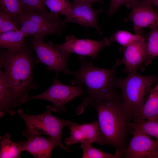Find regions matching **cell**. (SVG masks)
I'll use <instances>...</instances> for the list:
<instances>
[{"instance_id": "ac0fdd59", "label": "cell", "mask_w": 158, "mask_h": 158, "mask_svg": "<svg viewBox=\"0 0 158 158\" xmlns=\"http://www.w3.org/2000/svg\"><path fill=\"white\" fill-rule=\"evenodd\" d=\"M27 35L20 30H13L0 34V47L11 51H15L21 49L25 42Z\"/></svg>"}, {"instance_id": "3957f363", "label": "cell", "mask_w": 158, "mask_h": 158, "mask_svg": "<svg viewBox=\"0 0 158 158\" xmlns=\"http://www.w3.org/2000/svg\"><path fill=\"white\" fill-rule=\"evenodd\" d=\"M33 48L25 42L15 51L1 50L0 68L4 73L13 95L14 107L25 102L28 93L39 85L34 81L33 73L36 63L33 56Z\"/></svg>"}, {"instance_id": "8992f818", "label": "cell", "mask_w": 158, "mask_h": 158, "mask_svg": "<svg viewBox=\"0 0 158 158\" xmlns=\"http://www.w3.org/2000/svg\"><path fill=\"white\" fill-rule=\"evenodd\" d=\"M16 18L22 32L35 38H44L52 34L60 35L66 24L58 14L47 17L26 6L23 13Z\"/></svg>"}, {"instance_id": "ba28073f", "label": "cell", "mask_w": 158, "mask_h": 158, "mask_svg": "<svg viewBox=\"0 0 158 158\" xmlns=\"http://www.w3.org/2000/svg\"><path fill=\"white\" fill-rule=\"evenodd\" d=\"M59 74L56 73L52 84L47 90L37 95L28 96L25 99V102L35 99L48 101L53 104V111L61 113L65 112L66 103L78 96L85 95L83 85L75 86L62 83L58 80Z\"/></svg>"}, {"instance_id": "f1b7e54d", "label": "cell", "mask_w": 158, "mask_h": 158, "mask_svg": "<svg viewBox=\"0 0 158 158\" xmlns=\"http://www.w3.org/2000/svg\"><path fill=\"white\" fill-rule=\"evenodd\" d=\"M82 1H85L92 4L94 3H98L102 4H104L101 0H82Z\"/></svg>"}, {"instance_id": "7a4b0ae2", "label": "cell", "mask_w": 158, "mask_h": 158, "mask_svg": "<svg viewBox=\"0 0 158 158\" xmlns=\"http://www.w3.org/2000/svg\"><path fill=\"white\" fill-rule=\"evenodd\" d=\"M80 62L79 69L76 71L69 70L66 74L74 77L72 85H84L87 94L82 98V103L75 109L76 114L80 115L92 101H100L110 98L118 92L115 83V75L117 67L123 64L118 58L113 66L109 68L96 67L88 62L84 56H78Z\"/></svg>"}, {"instance_id": "cb8c5ba5", "label": "cell", "mask_w": 158, "mask_h": 158, "mask_svg": "<svg viewBox=\"0 0 158 158\" xmlns=\"http://www.w3.org/2000/svg\"><path fill=\"white\" fill-rule=\"evenodd\" d=\"M19 28L16 17L8 13L0 12V34L19 30Z\"/></svg>"}, {"instance_id": "5bb4252c", "label": "cell", "mask_w": 158, "mask_h": 158, "mask_svg": "<svg viewBox=\"0 0 158 158\" xmlns=\"http://www.w3.org/2000/svg\"><path fill=\"white\" fill-rule=\"evenodd\" d=\"M69 126L70 130V135L66 139L65 141L67 146L83 142L91 144L97 143L102 146L98 121L82 124L75 123Z\"/></svg>"}, {"instance_id": "30bf717a", "label": "cell", "mask_w": 158, "mask_h": 158, "mask_svg": "<svg viewBox=\"0 0 158 158\" xmlns=\"http://www.w3.org/2000/svg\"><path fill=\"white\" fill-rule=\"evenodd\" d=\"M147 38L146 35L143 39L120 49L123 55L122 60L125 65L124 72L129 73L143 71L145 66L152 62L147 51Z\"/></svg>"}, {"instance_id": "4316f807", "label": "cell", "mask_w": 158, "mask_h": 158, "mask_svg": "<svg viewBox=\"0 0 158 158\" xmlns=\"http://www.w3.org/2000/svg\"><path fill=\"white\" fill-rule=\"evenodd\" d=\"M25 6L36 11L40 12L45 16L50 17L53 13L49 12L46 9L42 0H20Z\"/></svg>"}, {"instance_id": "7c38bea8", "label": "cell", "mask_w": 158, "mask_h": 158, "mask_svg": "<svg viewBox=\"0 0 158 158\" xmlns=\"http://www.w3.org/2000/svg\"><path fill=\"white\" fill-rule=\"evenodd\" d=\"M128 8L132 10L125 20L132 22L136 34L145 28L158 30V11L152 7L148 0H136Z\"/></svg>"}, {"instance_id": "603a6c76", "label": "cell", "mask_w": 158, "mask_h": 158, "mask_svg": "<svg viewBox=\"0 0 158 158\" xmlns=\"http://www.w3.org/2000/svg\"><path fill=\"white\" fill-rule=\"evenodd\" d=\"M25 6L20 0H0V12L8 13L16 17L22 14Z\"/></svg>"}, {"instance_id": "9c48e42d", "label": "cell", "mask_w": 158, "mask_h": 158, "mask_svg": "<svg viewBox=\"0 0 158 158\" xmlns=\"http://www.w3.org/2000/svg\"><path fill=\"white\" fill-rule=\"evenodd\" d=\"M132 137L123 154L126 158H157L158 142L133 122Z\"/></svg>"}, {"instance_id": "ffe728a7", "label": "cell", "mask_w": 158, "mask_h": 158, "mask_svg": "<svg viewBox=\"0 0 158 158\" xmlns=\"http://www.w3.org/2000/svg\"><path fill=\"white\" fill-rule=\"evenodd\" d=\"M80 147L83 152L82 158H121L123 157L117 151L114 154L108 153L93 147L91 144L87 142L80 143Z\"/></svg>"}, {"instance_id": "4dcf8cb0", "label": "cell", "mask_w": 158, "mask_h": 158, "mask_svg": "<svg viewBox=\"0 0 158 158\" xmlns=\"http://www.w3.org/2000/svg\"><path fill=\"white\" fill-rule=\"evenodd\" d=\"M82 0H73V1H82Z\"/></svg>"}, {"instance_id": "4fadbf2b", "label": "cell", "mask_w": 158, "mask_h": 158, "mask_svg": "<svg viewBox=\"0 0 158 158\" xmlns=\"http://www.w3.org/2000/svg\"><path fill=\"white\" fill-rule=\"evenodd\" d=\"M92 5L83 1H73L71 10L63 21L66 23H74L83 26L93 28L102 35L97 23V18L103 10L102 8L95 9Z\"/></svg>"}, {"instance_id": "7402d4cb", "label": "cell", "mask_w": 158, "mask_h": 158, "mask_svg": "<svg viewBox=\"0 0 158 158\" xmlns=\"http://www.w3.org/2000/svg\"><path fill=\"white\" fill-rule=\"evenodd\" d=\"M43 4L50 10L51 12L67 16L71 8L70 0H42Z\"/></svg>"}, {"instance_id": "484cf974", "label": "cell", "mask_w": 158, "mask_h": 158, "mask_svg": "<svg viewBox=\"0 0 158 158\" xmlns=\"http://www.w3.org/2000/svg\"><path fill=\"white\" fill-rule=\"evenodd\" d=\"M133 123L150 136L155 137L158 142V122L145 120L137 123Z\"/></svg>"}, {"instance_id": "44dd1931", "label": "cell", "mask_w": 158, "mask_h": 158, "mask_svg": "<svg viewBox=\"0 0 158 158\" xmlns=\"http://www.w3.org/2000/svg\"><path fill=\"white\" fill-rule=\"evenodd\" d=\"M142 30L139 34H133L125 30H120L113 34L111 37L112 41H116L123 47H126L133 43L141 40L146 36Z\"/></svg>"}, {"instance_id": "2e32d148", "label": "cell", "mask_w": 158, "mask_h": 158, "mask_svg": "<svg viewBox=\"0 0 158 158\" xmlns=\"http://www.w3.org/2000/svg\"><path fill=\"white\" fill-rule=\"evenodd\" d=\"M145 120L158 122V80L141 108L134 115L133 122Z\"/></svg>"}, {"instance_id": "5b68a950", "label": "cell", "mask_w": 158, "mask_h": 158, "mask_svg": "<svg viewBox=\"0 0 158 158\" xmlns=\"http://www.w3.org/2000/svg\"><path fill=\"white\" fill-rule=\"evenodd\" d=\"M52 107L48 105L46 110L41 114L31 115L26 114L21 109L17 113L24 121L26 126L22 134L24 135L30 133L48 135L56 144L57 147L69 152V149L65 146L62 140L63 128L75 122L63 119L54 115L52 114Z\"/></svg>"}, {"instance_id": "9a60e30c", "label": "cell", "mask_w": 158, "mask_h": 158, "mask_svg": "<svg viewBox=\"0 0 158 158\" xmlns=\"http://www.w3.org/2000/svg\"><path fill=\"white\" fill-rule=\"evenodd\" d=\"M26 141H23V150L36 158H49L56 144L49 137L41 135L30 133L26 135Z\"/></svg>"}, {"instance_id": "83f0119b", "label": "cell", "mask_w": 158, "mask_h": 158, "mask_svg": "<svg viewBox=\"0 0 158 158\" xmlns=\"http://www.w3.org/2000/svg\"><path fill=\"white\" fill-rule=\"evenodd\" d=\"M136 0H111L107 14L111 16L118 10V8L126 4L128 8Z\"/></svg>"}, {"instance_id": "e0dca14e", "label": "cell", "mask_w": 158, "mask_h": 158, "mask_svg": "<svg viewBox=\"0 0 158 158\" xmlns=\"http://www.w3.org/2000/svg\"><path fill=\"white\" fill-rule=\"evenodd\" d=\"M13 98L4 73L0 68V116L2 117L6 114L11 116L15 111Z\"/></svg>"}, {"instance_id": "8fae6325", "label": "cell", "mask_w": 158, "mask_h": 158, "mask_svg": "<svg viewBox=\"0 0 158 158\" xmlns=\"http://www.w3.org/2000/svg\"><path fill=\"white\" fill-rule=\"evenodd\" d=\"M111 40L107 37L98 41L78 39L74 35H68L66 38L64 43L55 44L58 48L71 54L75 53L78 56H89L93 61L97 59L99 53L109 46Z\"/></svg>"}, {"instance_id": "f546056e", "label": "cell", "mask_w": 158, "mask_h": 158, "mask_svg": "<svg viewBox=\"0 0 158 158\" xmlns=\"http://www.w3.org/2000/svg\"><path fill=\"white\" fill-rule=\"evenodd\" d=\"M151 4L154 5L158 9V0H148Z\"/></svg>"}, {"instance_id": "d4e9b609", "label": "cell", "mask_w": 158, "mask_h": 158, "mask_svg": "<svg viewBox=\"0 0 158 158\" xmlns=\"http://www.w3.org/2000/svg\"><path fill=\"white\" fill-rule=\"evenodd\" d=\"M148 54L152 61L153 59L158 56V30L151 29L147 42Z\"/></svg>"}, {"instance_id": "d6986e66", "label": "cell", "mask_w": 158, "mask_h": 158, "mask_svg": "<svg viewBox=\"0 0 158 158\" xmlns=\"http://www.w3.org/2000/svg\"><path fill=\"white\" fill-rule=\"evenodd\" d=\"M11 135L6 133L0 137V158H18L24 151L23 141L16 142L11 139Z\"/></svg>"}, {"instance_id": "6da1fadb", "label": "cell", "mask_w": 158, "mask_h": 158, "mask_svg": "<svg viewBox=\"0 0 158 158\" xmlns=\"http://www.w3.org/2000/svg\"><path fill=\"white\" fill-rule=\"evenodd\" d=\"M90 104L97 112L102 146H112L123 157L133 117L124 107L121 93Z\"/></svg>"}, {"instance_id": "52a82bcc", "label": "cell", "mask_w": 158, "mask_h": 158, "mask_svg": "<svg viewBox=\"0 0 158 158\" xmlns=\"http://www.w3.org/2000/svg\"><path fill=\"white\" fill-rule=\"evenodd\" d=\"M43 39L33 37L30 40V44L36 53V63L45 65L48 70H53L56 73L66 74L70 70L68 64L71 54L58 48L51 41L47 44Z\"/></svg>"}, {"instance_id": "1f68e13d", "label": "cell", "mask_w": 158, "mask_h": 158, "mask_svg": "<svg viewBox=\"0 0 158 158\" xmlns=\"http://www.w3.org/2000/svg\"><path fill=\"white\" fill-rule=\"evenodd\" d=\"M157 158H158V157H157Z\"/></svg>"}, {"instance_id": "277c9868", "label": "cell", "mask_w": 158, "mask_h": 158, "mask_svg": "<svg viewBox=\"0 0 158 158\" xmlns=\"http://www.w3.org/2000/svg\"><path fill=\"white\" fill-rule=\"evenodd\" d=\"M158 80L156 75H142L137 72L128 73L124 78H116V87L121 91L123 105L133 118L142 107L152 86Z\"/></svg>"}]
</instances>
